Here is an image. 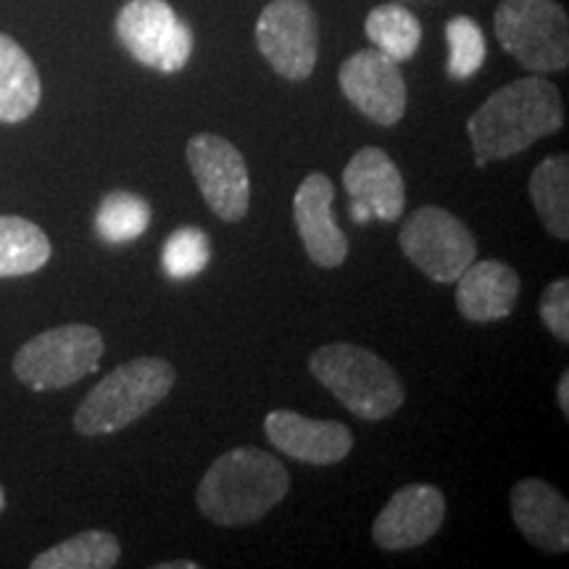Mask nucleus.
<instances>
[{
    "label": "nucleus",
    "mask_w": 569,
    "mask_h": 569,
    "mask_svg": "<svg viewBox=\"0 0 569 569\" xmlns=\"http://www.w3.org/2000/svg\"><path fill=\"white\" fill-rule=\"evenodd\" d=\"M332 198H336V188L330 177L319 172L306 177L293 198V217L301 243L309 259L325 269L340 267L348 256V238L332 217Z\"/></svg>",
    "instance_id": "14"
},
{
    "label": "nucleus",
    "mask_w": 569,
    "mask_h": 569,
    "mask_svg": "<svg viewBox=\"0 0 569 569\" xmlns=\"http://www.w3.org/2000/svg\"><path fill=\"white\" fill-rule=\"evenodd\" d=\"M496 38L536 74L561 71L569 63V24L557 0H501L493 17Z\"/></svg>",
    "instance_id": "6"
},
{
    "label": "nucleus",
    "mask_w": 569,
    "mask_h": 569,
    "mask_svg": "<svg viewBox=\"0 0 569 569\" xmlns=\"http://www.w3.org/2000/svg\"><path fill=\"white\" fill-rule=\"evenodd\" d=\"M3 509H6V490L0 488V511H3Z\"/></svg>",
    "instance_id": "30"
},
{
    "label": "nucleus",
    "mask_w": 569,
    "mask_h": 569,
    "mask_svg": "<svg viewBox=\"0 0 569 569\" xmlns=\"http://www.w3.org/2000/svg\"><path fill=\"white\" fill-rule=\"evenodd\" d=\"M122 546L106 530H84L61 540L32 559V569H111L119 565Z\"/></svg>",
    "instance_id": "21"
},
{
    "label": "nucleus",
    "mask_w": 569,
    "mask_h": 569,
    "mask_svg": "<svg viewBox=\"0 0 569 569\" xmlns=\"http://www.w3.org/2000/svg\"><path fill=\"white\" fill-rule=\"evenodd\" d=\"M151 224V206L146 198L113 190L101 201L96 211V232L103 243L122 246L138 240Z\"/></svg>",
    "instance_id": "23"
},
{
    "label": "nucleus",
    "mask_w": 569,
    "mask_h": 569,
    "mask_svg": "<svg viewBox=\"0 0 569 569\" xmlns=\"http://www.w3.org/2000/svg\"><path fill=\"white\" fill-rule=\"evenodd\" d=\"M519 274L496 259L472 261L457 280V309L469 322H496L515 311Z\"/></svg>",
    "instance_id": "17"
},
{
    "label": "nucleus",
    "mask_w": 569,
    "mask_h": 569,
    "mask_svg": "<svg viewBox=\"0 0 569 569\" xmlns=\"http://www.w3.org/2000/svg\"><path fill=\"white\" fill-rule=\"evenodd\" d=\"M117 38L134 61L163 74L184 69L196 42L167 0H130L117 17Z\"/></svg>",
    "instance_id": "8"
},
{
    "label": "nucleus",
    "mask_w": 569,
    "mask_h": 569,
    "mask_svg": "<svg viewBox=\"0 0 569 569\" xmlns=\"http://www.w3.org/2000/svg\"><path fill=\"white\" fill-rule=\"evenodd\" d=\"M309 369L351 415L369 422L396 415L407 398L396 369L369 348L353 343L322 346L311 353Z\"/></svg>",
    "instance_id": "4"
},
{
    "label": "nucleus",
    "mask_w": 569,
    "mask_h": 569,
    "mask_svg": "<svg viewBox=\"0 0 569 569\" xmlns=\"http://www.w3.org/2000/svg\"><path fill=\"white\" fill-rule=\"evenodd\" d=\"M184 567L196 569L198 565H196V561H177V565H161V569H184Z\"/></svg>",
    "instance_id": "29"
},
{
    "label": "nucleus",
    "mask_w": 569,
    "mask_h": 569,
    "mask_svg": "<svg viewBox=\"0 0 569 569\" xmlns=\"http://www.w3.org/2000/svg\"><path fill=\"white\" fill-rule=\"evenodd\" d=\"M446 519L443 490L432 486H407L396 490L372 525V538L386 551H407L422 546L440 530Z\"/></svg>",
    "instance_id": "12"
},
{
    "label": "nucleus",
    "mask_w": 569,
    "mask_h": 569,
    "mask_svg": "<svg viewBox=\"0 0 569 569\" xmlns=\"http://www.w3.org/2000/svg\"><path fill=\"white\" fill-rule=\"evenodd\" d=\"M256 42L284 80H306L319 59V21L306 0H272L256 24Z\"/></svg>",
    "instance_id": "9"
},
{
    "label": "nucleus",
    "mask_w": 569,
    "mask_h": 569,
    "mask_svg": "<svg viewBox=\"0 0 569 569\" xmlns=\"http://www.w3.org/2000/svg\"><path fill=\"white\" fill-rule=\"evenodd\" d=\"M103 336L90 325H61L27 340L13 356V375L30 390H61L101 365Z\"/></svg>",
    "instance_id": "5"
},
{
    "label": "nucleus",
    "mask_w": 569,
    "mask_h": 569,
    "mask_svg": "<svg viewBox=\"0 0 569 569\" xmlns=\"http://www.w3.org/2000/svg\"><path fill=\"white\" fill-rule=\"evenodd\" d=\"M51 253V240L38 224L24 217H0V280L38 272Z\"/></svg>",
    "instance_id": "19"
},
{
    "label": "nucleus",
    "mask_w": 569,
    "mask_h": 569,
    "mask_svg": "<svg viewBox=\"0 0 569 569\" xmlns=\"http://www.w3.org/2000/svg\"><path fill=\"white\" fill-rule=\"evenodd\" d=\"M290 475L284 465L261 448H232L206 469L198 486V509L222 528L259 522L288 496Z\"/></svg>",
    "instance_id": "2"
},
{
    "label": "nucleus",
    "mask_w": 569,
    "mask_h": 569,
    "mask_svg": "<svg viewBox=\"0 0 569 569\" xmlns=\"http://www.w3.org/2000/svg\"><path fill=\"white\" fill-rule=\"evenodd\" d=\"M264 432L277 451L306 465H338L353 448V436L343 422L309 419L288 409L269 411Z\"/></svg>",
    "instance_id": "13"
},
{
    "label": "nucleus",
    "mask_w": 569,
    "mask_h": 569,
    "mask_svg": "<svg viewBox=\"0 0 569 569\" xmlns=\"http://www.w3.org/2000/svg\"><path fill=\"white\" fill-rule=\"evenodd\" d=\"M540 319L559 343H569V282L553 280L540 298Z\"/></svg>",
    "instance_id": "26"
},
{
    "label": "nucleus",
    "mask_w": 569,
    "mask_h": 569,
    "mask_svg": "<svg viewBox=\"0 0 569 569\" xmlns=\"http://www.w3.org/2000/svg\"><path fill=\"white\" fill-rule=\"evenodd\" d=\"M211 259L209 234L198 227H180L163 243L161 264L172 280H193Z\"/></svg>",
    "instance_id": "24"
},
{
    "label": "nucleus",
    "mask_w": 569,
    "mask_h": 569,
    "mask_svg": "<svg viewBox=\"0 0 569 569\" xmlns=\"http://www.w3.org/2000/svg\"><path fill=\"white\" fill-rule=\"evenodd\" d=\"M338 80L348 101L375 124L393 127L407 113V82L401 69L377 48L346 59Z\"/></svg>",
    "instance_id": "11"
},
{
    "label": "nucleus",
    "mask_w": 569,
    "mask_h": 569,
    "mask_svg": "<svg viewBox=\"0 0 569 569\" xmlns=\"http://www.w3.org/2000/svg\"><path fill=\"white\" fill-rule=\"evenodd\" d=\"M343 184L348 196L365 203L380 222H396L407 206V184L382 148H361L343 169Z\"/></svg>",
    "instance_id": "16"
},
{
    "label": "nucleus",
    "mask_w": 569,
    "mask_h": 569,
    "mask_svg": "<svg viewBox=\"0 0 569 569\" xmlns=\"http://www.w3.org/2000/svg\"><path fill=\"white\" fill-rule=\"evenodd\" d=\"M557 398H559V407L561 415L569 417V372H565L559 377V388H557Z\"/></svg>",
    "instance_id": "27"
},
{
    "label": "nucleus",
    "mask_w": 569,
    "mask_h": 569,
    "mask_svg": "<svg viewBox=\"0 0 569 569\" xmlns=\"http://www.w3.org/2000/svg\"><path fill=\"white\" fill-rule=\"evenodd\" d=\"M367 38L388 59L409 61L422 42V24L403 6H377L367 17Z\"/></svg>",
    "instance_id": "22"
},
{
    "label": "nucleus",
    "mask_w": 569,
    "mask_h": 569,
    "mask_svg": "<svg viewBox=\"0 0 569 569\" xmlns=\"http://www.w3.org/2000/svg\"><path fill=\"white\" fill-rule=\"evenodd\" d=\"M401 251L419 272L436 282H457L459 274L478 259V243L469 227L438 206H422L409 217L398 234Z\"/></svg>",
    "instance_id": "7"
},
{
    "label": "nucleus",
    "mask_w": 569,
    "mask_h": 569,
    "mask_svg": "<svg viewBox=\"0 0 569 569\" xmlns=\"http://www.w3.org/2000/svg\"><path fill=\"white\" fill-rule=\"evenodd\" d=\"M177 372L169 361L140 356L106 375L74 411L80 436H111L159 407L174 388Z\"/></svg>",
    "instance_id": "3"
},
{
    "label": "nucleus",
    "mask_w": 569,
    "mask_h": 569,
    "mask_svg": "<svg viewBox=\"0 0 569 569\" xmlns=\"http://www.w3.org/2000/svg\"><path fill=\"white\" fill-rule=\"evenodd\" d=\"M351 217H353L356 224H365V222H369V219H372V211H369L365 203L353 201L351 203Z\"/></svg>",
    "instance_id": "28"
},
{
    "label": "nucleus",
    "mask_w": 569,
    "mask_h": 569,
    "mask_svg": "<svg viewBox=\"0 0 569 569\" xmlns=\"http://www.w3.org/2000/svg\"><path fill=\"white\" fill-rule=\"evenodd\" d=\"M511 517L532 546L546 553L569 551V507L557 488L525 478L511 488Z\"/></svg>",
    "instance_id": "15"
},
{
    "label": "nucleus",
    "mask_w": 569,
    "mask_h": 569,
    "mask_svg": "<svg viewBox=\"0 0 569 569\" xmlns=\"http://www.w3.org/2000/svg\"><path fill=\"white\" fill-rule=\"evenodd\" d=\"M448 40V77L451 80H469L486 61V38L480 24L469 17H457L446 24Z\"/></svg>",
    "instance_id": "25"
},
{
    "label": "nucleus",
    "mask_w": 569,
    "mask_h": 569,
    "mask_svg": "<svg viewBox=\"0 0 569 569\" xmlns=\"http://www.w3.org/2000/svg\"><path fill=\"white\" fill-rule=\"evenodd\" d=\"M42 84L30 56L9 34H0V122L17 124L40 106Z\"/></svg>",
    "instance_id": "18"
},
{
    "label": "nucleus",
    "mask_w": 569,
    "mask_h": 569,
    "mask_svg": "<svg viewBox=\"0 0 569 569\" xmlns=\"http://www.w3.org/2000/svg\"><path fill=\"white\" fill-rule=\"evenodd\" d=\"M184 156L209 209L222 222H240L251 203V180L243 153L230 140L201 132L190 138Z\"/></svg>",
    "instance_id": "10"
},
{
    "label": "nucleus",
    "mask_w": 569,
    "mask_h": 569,
    "mask_svg": "<svg viewBox=\"0 0 569 569\" xmlns=\"http://www.w3.org/2000/svg\"><path fill=\"white\" fill-rule=\"evenodd\" d=\"M565 124V106L559 88L532 74L503 84L469 117L467 132L472 140L478 167L488 161L511 159L528 151L540 138Z\"/></svg>",
    "instance_id": "1"
},
{
    "label": "nucleus",
    "mask_w": 569,
    "mask_h": 569,
    "mask_svg": "<svg viewBox=\"0 0 569 569\" xmlns=\"http://www.w3.org/2000/svg\"><path fill=\"white\" fill-rule=\"evenodd\" d=\"M530 198L540 222L557 240L569 238V161L565 153L549 156L530 177Z\"/></svg>",
    "instance_id": "20"
}]
</instances>
